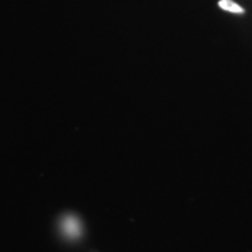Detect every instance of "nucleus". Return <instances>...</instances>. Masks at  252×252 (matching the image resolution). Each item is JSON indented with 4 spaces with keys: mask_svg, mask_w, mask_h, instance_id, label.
<instances>
[{
    "mask_svg": "<svg viewBox=\"0 0 252 252\" xmlns=\"http://www.w3.org/2000/svg\"><path fill=\"white\" fill-rule=\"evenodd\" d=\"M219 7L225 10V11H230V13H235V14H243L244 13L243 7L240 4H237L233 0H220Z\"/></svg>",
    "mask_w": 252,
    "mask_h": 252,
    "instance_id": "1",
    "label": "nucleus"
},
{
    "mask_svg": "<svg viewBox=\"0 0 252 252\" xmlns=\"http://www.w3.org/2000/svg\"><path fill=\"white\" fill-rule=\"evenodd\" d=\"M79 231V225L77 223L74 221V220H69V228H67V233L69 234H76Z\"/></svg>",
    "mask_w": 252,
    "mask_h": 252,
    "instance_id": "2",
    "label": "nucleus"
}]
</instances>
